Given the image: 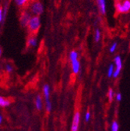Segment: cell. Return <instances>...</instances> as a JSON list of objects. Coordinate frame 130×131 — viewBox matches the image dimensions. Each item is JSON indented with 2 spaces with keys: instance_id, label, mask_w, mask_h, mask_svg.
Here are the masks:
<instances>
[{
  "instance_id": "1",
  "label": "cell",
  "mask_w": 130,
  "mask_h": 131,
  "mask_svg": "<svg viewBox=\"0 0 130 131\" xmlns=\"http://www.w3.org/2000/svg\"><path fill=\"white\" fill-rule=\"evenodd\" d=\"M32 16H40L44 10L43 3L40 0H31L27 5V9Z\"/></svg>"
},
{
  "instance_id": "2",
  "label": "cell",
  "mask_w": 130,
  "mask_h": 131,
  "mask_svg": "<svg viewBox=\"0 0 130 131\" xmlns=\"http://www.w3.org/2000/svg\"><path fill=\"white\" fill-rule=\"evenodd\" d=\"M41 21L40 16H32L28 22L27 28L31 35H34L35 34H37L39 29L41 28Z\"/></svg>"
},
{
  "instance_id": "3",
  "label": "cell",
  "mask_w": 130,
  "mask_h": 131,
  "mask_svg": "<svg viewBox=\"0 0 130 131\" xmlns=\"http://www.w3.org/2000/svg\"><path fill=\"white\" fill-rule=\"evenodd\" d=\"M78 52L76 51H72L69 53V59L72 65V70L74 74H78L80 70V63L78 59Z\"/></svg>"
},
{
  "instance_id": "4",
  "label": "cell",
  "mask_w": 130,
  "mask_h": 131,
  "mask_svg": "<svg viewBox=\"0 0 130 131\" xmlns=\"http://www.w3.org/2000/svg\"><path fill=\"white\" fill-rule=\"evenodd\" d=\"M115 9L118 13L125 14L130 11V0H122L118 1L115 3Z\"/></svg>"
},
{
  "instance_id": "5",
  "label": "cell",
  "mask_w": 130,
  "mask_h": 131,
  "mask_svg": "<svg viewBox=\"0 0 130 131\" xmlns=\"http://www.w3.org/2000/svg\"><path fill=\"white\" fill-rule=\"evenodd\" d=\"M32 15L30 14V13L27 9H24L21 13H20V25L23 27H27L28 22L30 20V19L31 18Z\"/></svg>"
},
{
  "instance_id": "6",
  "label": "cell",
  "mask_w": 130,
  "mask_h": 131,
  "mask_svg": "<svg viewBox=\"0 0 130 131\" xmlns=\"http://www.w3.org/2000/svg\"><path fill=\"white\" fill-rule=\"evenodd\" d=\"M114 62H115V70H114L113 75L112 77H114L115 78L118 77L120 75L122 68V60L120 56H116L114 59Z\"/></svg>"
},
{
  "instance_id": "7",
  "label": "cell",
  "mask_w": 130,
  "mask_h": 131,
  "mask_svg": "<svg viewBox=\"0 0 130 131\" xmlns=\"http://www.w3.org/2000/svg\"><path fill=\"white\" fill-rule=\"evenodd\" d=\"M79 122H80V114L79 112H76L73 116L72 125H71V131H79Z\"/></svg>"
},
{
  "instance_id": "8",
  "label": "cell",
  "mask_w": 130,
  "mask_h": 131,
  "mask_svg": "<svg viewBox=\"0 0 130 131\" xmlns=\"http://www.w3.org/2000/svg\"><path fill=\"white\" fill-rule=\"evenodd\" d=\"M97 7H98L99 12L102 15H105L107 13V3L106 0H96Z\"/></svg>"
},
{
  "instance_id": "9",
  "label": "cell",
  "mask_w": 130,
  "mask_h": 131,
  "mask_svg": "<svg viewBox=\"0 0 130 131\" xmlns=\"http://www.w3.org/2000/svg\"><path fill=\"white\" fill-rule=\"evenodd\" d=\"M37 45H38V38H36L35 35H32L27 39V46L31 47V48H34Z\"/></svg>"
},
{
  "instance_id": "10",
  "label": "cell",
  "mask_w": 130,
  "mask_h": 131,
  "mask_svg": "<svg viewBox=\"0 0 130 131\" xmlns=\"http://www.w3.org/2000/svg\"><path fill=\"white\" fill-rule=\"evenodd\" d=\"M43 93L45 98V102H51L50 101V88L48 84H44L43 88Z\"/></svg>"
},
{
  "instance_id": "11",
  "label": "cell",
  "mask_w": 130,
  "mask_h": 131,
  "mask_svg": "<svg viewBox=\"0 0 130 131\" xmlns=\"http://www.w3.org/2000/svg\"><path fill=\"white\" fill-rule=\"evenodd\" d=\"M15 3L19 8L23 9L26 6H27V5L29 4V3L31 1V0H14Z\"/></svg>"
},
{
  "instance_id": "12",
  "label": "cell",
  "mask_w": 130,
  "mask_h": 131,
  "mask_svg": "<svg viewBox=\"0 0 130 131\" xmlns=\"http://www.w3.org/2000/svg\"><path fill=\"white\" fill-rule=\"evenodd\" d=\"M35 105H36V108L38 110H41L43 108V103H42V99L40 95H38L36 99H35Z\"/></svg>"
},
{
  "instance_id": "13",
  "label": "cell",
  "mask_w": 130,
  "mask_h": 131,
  "mask_svg": "<svg viewBox=\"0 0 130 131\" xmlns=\"http://www.w3.org/2000/svg\"><path fill=\"white\" fill-rule=\"evenodd\" d=\"M7 13V6H6L4 8H0V23H2L5 17H6V15Z\"/></svg>"
},
{
  "instance_id": "14",
  "label": "cell",
  "mask_w": 130,
  "mask_h": 131,
  "mask_svg": "<svg viewBox=\"0 0 130 131\" xmlns=\"http://www.w3.org/2000/svg\"><path fill=\"white\" fill-rule=\"evenodd\" d=\"M93 38H94V41L95 42H99L101 39V32L99 29H96L95 31H94V35H93Z\"/></svg>"
},
{
  "instance_id": "15",
  "label": "cell",
  "mask_w": 130,
  "mask_h": 131,
  "mask_svg": "<svg viewBox=\"0 0 130 131\" xmlns=\"http://www.w3.org/2000/svg\"><path fill=\"white\" fill-rule=\"evenodd\" d=\"M10 105L9 100L3 97H0V106L1 107H7Z\"/></svg>"
},
{
  "instance_id": "16",
  "label": "cell",
  "mask_w": 130,
  "mask_h": 131,
  "mask_svg": "<svg viewBox=\"0 0 130 131\" xmlns=\"http://www.w3.org/2000/svg\"><path fill=\"white\" fill-rule=\"evenodd\" d=\"M114 70H115V67H114L113 64H111L108 68V71H107V74L108 77H111L114 73Z\"/></svg>"
},
{
  "instance_id": "17",
  "label": "cell",
  "mask_w": 130,
  "mask_h": 131,
  "mask_svg": "<svg viewBox=\"0 0 130 131\" xmlns=\"http://www.w3.org/2000/svg\"><path fill=\"white\" fill-rule=\"evenodd\" d=\"M114 96H115V93H114V91L110 88L108 91V99L110 102H111L113 100V98H114Z\"/></svg>"
},
{
  "instance_id": "18",
  "label": "cell",
  "mask_w": 130,
  "mask_h": 131,
  "mask_svg": "<svg viewBox=\"0 0 130 131\" xmlns=\"http://www.w3.org/2000/svg\"><path fill=\"white\" fill-rule=\"evenodd\" d=\"M119 126L118 122L114 121L111 124V131H119Z\"/></svg>"
},
{
  "instance_id": "19",
  "label": "cell",
  "mask_w": 130,
  "mask_h": 131,
  "mask_svg": "<svg viewBox=\"0 0 130 131\" xmlns=\"http://www.w3.org/2000/svg\"><path fill=\"white\" fill-rule=\"evenodd\" d=\"M117 47H118V43H117V42H114V43L111 45V47H110V48H109L110 52H111V53H114V52H115V50L117 49Z\"/></svg>"
},
{
  "instance_id": "20",
  "label": "cell",
  "mask_w": 130,
  "mask_h": 131,
  "mask_svg": "<svg viewBox=\"0 0 130 131\" xmlns=\"http://www.w3.org/2000/svg\"><path fill=\"white\" fill-rule=\"evenodd\" d=\"M6 71H7L8 73H12L13 70V67H12V65L7 64V65L6 66Z\"/></svg>"
},
{
  "instance_id": "21",
  "label": "cell",
  "mask_w": 130,
  "mask_h": 131,
  "mask_svg": "<svg viewBox=\"0 0 130 131\" xmlns=\"http://www.w3.org/2000/svg\"><path fill=\"white\" fill-rule=\"evenodd\" d=\"M90 119V113L89 112H87L86 114H85V120L86 122H88Z\"/></svg>"
},
{
  "instance_id": "22",
  "label": "cell",
  "mask_w": 130,
  "mask_h": 131,
  "mask_svg": "<svg viewBox=\"0 0 130 131\" xmlns=\"http://www.w3.org/2000/svg\"><path fill=\"white\" fill-rule=\"evenodd\" d=\"M116 99H117V101H119V102H120V101L122 100V94H121L120 93H118V94H117V95H116Z\"/></svg>"
},
{
  "instance_id": "23",
  "label": "cell",
  "mask_w": 130,
  "mask_h": 131,
  "mask_svg": "<svg viewBox=\"0 0 130 131\" xmlns=\"http://www.w3.org/2000/svg\"><path fill=\"white\" fill-rule=\"evenodd\" d=\"M2 53H3V51H2L1 47H0V57H1V56H2Z\"/></svg>"
},
{
  "instance_id": "24",
  "label": "cell",
  "mask_w": 130,
  "mask_h": 131,
  "mask_svg": "<svg viewBox=\"0 0 130 131\" xmlns=\"http://www.w3.org/2000/svg\"><path fill=\"white\" fill-rule=\"evenodd\" d=\"M2 122H3V117H2L1 116H0V124L2 123Z\"/></svg>"
}]
</instances>
